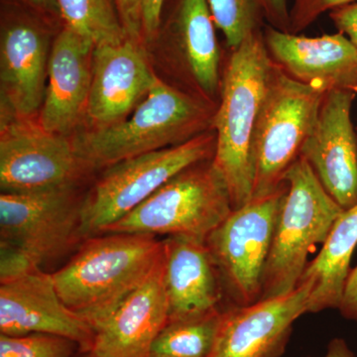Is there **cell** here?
<instances>
[{
    "mask_svg": "<svg viewBox=\"0 0 357 357\" xmlns=\"http://www.w3.org/2000/svg\"><path fill=\"white\" fill-rule=\"evenodd\" d=\"M163 241L137 234L93 236L51 274L66 306L96 331L153 271Z\"/></svg>",
    "mask_w": 357,
    "mask_h": 357,
    "instance_id": "obj_1",
    "label": "cell"
},
{
    "mask_svg": "<svg viewBox=\"0 0 357 357\" xmlns=\"http://www.w3.org/2000/svg\"><path fill=\"white\" fill-rule=\"evenodd\" d=\"M272 67L262 28L251 33L236 49H229L223 69L213 121L217 135L213 161L229 185L234 208L252 199L253 134Z\"/></svg>",
    "mask_w": 357,
    "mask_h": 357,
    "instance_id": "obj_2",
    "label": "cell"
},
{
    "mask_svg": "<svg viewBox=\"0 0 357 357\" xmlns=\"http://www.w3.org/2000/svg\"><path fill=\"white\" fill-rule=\"evenodd\" d=\"M217 109L157 77L129 119L79 134L72 142L84 169H107L211 130Z\"/></svg>",
    "mask_w": 357,
    "mask_h": 357,
    "instance_id": "obj_3",
    "label": "cell"
},
{
    "mask_svg": "<svg viewBox=\"0 0 357 357\" xmlns=\"http://www.w3.org/2000/svg\"><path fill=\"white\" fill-rule=\"evenodd\" d=\"M287 188L277 215L271 248L263 275L261 300L292 292L344 211L326 192L311 166L298 158L284 177Z\"/></svg>",
    "mask_w": 357,
    "mask_h": 357,
    "instance_id": "obj_4",
    "label": "cell"
},
{
    "mask_svg": "<svg viewBox=\"0 0 357 357\" xmlns=\"http://www.w3.org/2000/svg\"><path fill=\"white\" fill-rule=\"evenodd\" d=\"M234 210L229 185L211 159L178 173L103 234L206 241Z\"/></svg>",
    "mask_w": 357,
    "mask_h": 357,
    "instance_id": "obj_5",
    "label": "cell"
},
{
    "mask_svg": "<svg viewBox=\"0 0 357 357\" xmlns=\"http://www.w3.org/2000/svg\"><path fill=\"white\" fill-rule=\"evenodd\" d=\"M217 135L211 129L182 144L139 155L105 169L82 203L79 237L103 234L178 173L213 159Z\"/></svg>",
    "mask_w": 357,
    "mask_h": 357,
    "instance_id": "obj_6",
    "label": "cell"
},
{
    "mask_svg": "<svg viewBox=\"0 0 357 357\" xmlns=\"http://www.w3.org/2000/svg\"><path fill=\"white\" fill-rule=\"evenodd\" d=\"M326 93L288 76L273 63L253 134V198L280 188L300 156Z\"/></svg>",
    "mask_w": 357,
    "mask_h": 357,
    "instance_id": "obj_7",
    "label": "cell"
},
{
    "mask_svg": "<svg viewBox=\"0 0 357 357\" xmlns=\"http://www.w3.org/2000/svg\"><path fill=\"white\" fill-rule=\"evenodd\" d=\"M286 188L284 181L272 194L234 208L206 238L229 307L261 300L263 275Z\"/></svg>",
    "mask_w": 357,
    "mask_h": 357,
    "instance_id": "obj_8",
    "label": "cell"
},
{
    "mask_svg": "<svg viewBox=\"0 0 357 357\" xmlns=\"http://www.w3.org/2000/svg\"><path fill=\"white\" fill-rule=\"evenodd\" d=\"M84 170L72 141L24 117L1 119L0 189L24 194L74 185Z\"/></svg>",
    "mask_w": 357,
    "mask_h": 357,
    "instance_id": "obj_9",
    "label": "cell"
},
{
    "mask_svg": "<svg viewBox=\"0 0 357 357\" xmlns=\"http://www.w3.org/2000/svg\"><path fill=\"white\" fill-rule=\"evenodd\" d=\"M83 199L74 185L0 196V245L17 249L39 267L79 237Z\"/></svg>",
    "mask_w": 357,
    "mask_h": 357,
    "instance_id": "obj_10",
    "label": "cell"
},
{
    "mask_svg": "<svg viewBox=\"0 0 357 357\" xmlns=\"http://www.w3.org/2000/svg\"><path fill=\"white\" fill-rule=\"evenodd\" d=\"M356 96L338 89L326 93L299 156L344 211L357 204V133L351 117Z\"/></svg>",
    "mask_w": 357,
    "mask_h": 357,
    "instance_id": "obj_11",
    "label": "cell"
},
{
    "mask_svg": "<svg viewBox=\"0 0 357 357\" xmlns=\"http://www.w3.org/2000/svg\"><path fill=\"white\" fill-rule=\"evenodd\" d=\"M310 286L260 300L245 307H227L208 357H282L295 321L307 312Z\"/></svg>",
    "mask_w": 357,
    "mask_h": 357,
    "instance_id": "obj_12",
    "label": "cell"
},
{
    "mask_svg": "<svg viewBox=\"0 0 357 357\" xmlns=\"http://www.w3.org/2000/svg\"><path fill=\"white\" fill-rule=\"evenodd\" d=\"M0 333L58 335L76 342L82 354L95 337L93 328L61 299L52 275L40 269L0 284Z\"/></svg>",
    "mask_w": 357,
    "mask_h": 357,
    "instance_id": "obj_13",
    "label": "cell"
},
{
    "mask_svg": "<svg viewBox=\"0 0 357 357\" xmlns=\"http://www.w3.org/2000/svg\"><path fill=\"white\" fill-rule=\"evenodd\" d=\"M263 37L272 62L289 77L324 93H357V49L342 33L307 37L267 25Z\"/></svg>",
    "mask_w": 357,
    "mask_h": 357,
    "instance_id": "obj_14",
    "label": "cell"
},
{
    "mask_svg": "<svg viewBox=\"0 0 357 357\" xmlns=\"http://www.w3.org/2000/svg\"><path fill=\"white\" fill-rule=\"evenodd\" d=\"M169 323L165 257L95 331L88 357H149L159 333Z\"/></svg>",
    "mask_w": 357,
    "mask_h": 357,
    "instance_id": "obj_15",
    "label": "cell"
},
{
    "mask_svg": "<svg viewBox=\"0 0 357 357\" xmlns=\"http://www.w3.org/2000/svg\"><path fill=\"white\" fill-rule=\"evenodd\" d=\"M137 41L96 47L86 114L96 128L123 121L157 79Z\"/></svg>",
    "mask_w": 357,
    "mask_h": 357,
    "instance_id": "obj_16",
    "label": "cell"
},
{
    "mask_svg": "<svg viewBox=\"0 0 357 357\" xmlns=\"http://www.w3.org/2000/svg\"><path fill=\"white\" fill-rule=\"evenodd\" d=\"M95 46L66 27L54 42L48 60L46 91L39 123L64 135L86 112Z\"/></svg>",
    "mask_w": 357,
    "mask_h": 357,
    "instance_id": "obj_17",
    "label": "cell"
},
{
    "mask_svg": "<svg viewBox=\"0 0 357 357\" xmlns=\"http://www.w3.org/2000/svg\"><path fill=\"white\" fill-rule=\"evenodd\" d=\"M163 244L169 321L225 311L222 283L206 241L168 236Z\"/></svg>",
    "mask_w": 357,
    "mask_h": 357,
    "instance_id": "obj_18",
    "label": "cell"
},
{
    "mask_svg": "<svg viewBox=\"0 0 357 357\" xmlns=\"http://www.w3.org/2000/svg\"><path fill=\"white\" fill-rule=\"evenodd\" d=\"M48 60L45 40L32 26L6 30L0 46L1 119H30L43 105Z\"/></svg>",
    "mask_w": 357,
    "mask_h": 357,
    "instance_id": "obj_19",
    "label": "cell"
},
{
    "mask_svg": "<svg viewBox=\"0 0 357 357\" xmlns=\"http://www.w3.org/2000/svg\"><path fill=\"white\" fill-rule=\"evenodd\" d=\"M206 0H178L175 36L185 76L197 96L218 107L222 89V52Z\"/></svg>",
    "mask_w": 357,
    "mask_h": 357,
    "instance_id": "obj_20",
    "label": "cell"
},
{
    "mask_svg": "<svg viewBox=\"0 0 357 357\" xmlns=\"http://www.w3.org/2000/svg\"><path fill=\"white\" fill-rule=\"evenodd\" d=\"M357 246V204L340 213L314 259L309 262L299 284L310 286L307 312L337 310L351 261Z\"/></svg>",
    "mask_w": 357,
    "mask_h": 357,
    "instance_id": "obj_21",
    "label": "cell"
},
{
    "mask_svg": "<svg viewBox=\"0 0 357 357\" xmlns=\"http://www.w3.org/2000/svg\"><path fill=\"white\" fill-rule=\"evenodd\" d=\"M57 3L67 27L89 40L95 48L129 39L114 0H57Z\"/></svg>",
    "mask_w": 357,
    "mask_h": 357,
    "instance_id": "obj_22",
    "label": "cell"
},
{
    "mask_svg": "<svg viewBox=\"0 0 357 357\" xmlns=\"http://www.w3.org/2000/svg\"><path fill=\"white\" fill-rule=\"evenodd\" d=\"M222 312L202 318L169 321L152 347L157 357H208L220 328Z\"/></svg>",
    "mask_w": 357,
    "mask_h": 357,
    "instance_id": "obj_23",
    "label": "cell"
},
{
    "mask_svg": "<svg viewBox=\"0 0 357 357\" xmlns=\"http://www.w3.org/2000/svg\"><path fill=\"white\" fill-rule=\"evenodd\" d=\"M215 24L222 32L229 49H236L256 30L262 29L258 0H206Z\"/></svg>",
    "mask_w": 357,
    "mask_h": 357,
    "instance_id": "obj_24",
    "label": "cell"
},
{
    "mask_svg": "<svg viewBox=\"0 0 357 357\" xmlns=\"http://www.w3.org/2000/svg\"><path fill=\"white\" fill-rule=\"evenodd\" d=\"M76 349V342L58 335L0 333V357H74Z\"/></svg>",
    "mask_w": 357,
    "mask_h": 357,
    "instance_id": "obj_25",
    "label": "cell"
},
{
    "mask_svg": "<svg viewBox=\"0 0 357 357\" xmlns=\"http://www.w3.org/2000/svg\"><path fill=\"white\" fill-rule=\"evenodd\" d=\"M356 2L357 0H293L289 10V33L300 34L321 14Z\"/></svg>",
    "mask_w": 357,
    "mask_h": 357,
    "instance_id": "obj_26",
    "label": "cell"
},
{
    "mask_svg": "<svg viewBox=\"0 0 357 357\" xmlns=\"http://www.w3.org/2000/svg\"><path fill=\"white\" fill-rule=\"evenodd\" d=\"M128 38L138 41L142 29V0H114Z\"/></svg>",
    "mask_w": 357,
    "mask_h": 357,
    "instance_id": "obj_27",
    "label": "cell"
},
{
    "mask_svg": "<svg viewBox=\"0 0 357 357\" xmlns=\"http://www.w3.org/2000/svg\"><path fill=\"white\" fill-rule=\"evenodd\" d=\"M330 18L337 31L351 40L357 49V2L331 11Z\"/></svg>",
    "mask_w": 357,
    "mask_h": 357,
    "instance_id": "obj_28",
    "label": "cell"
},
{
    "mask_svg": "<svg viewBox=\"0 0 357 357\" xmlns=\"http://www.w3.org/2000/svg\"><path fill=\"white\" fill-rule=\"evenodd\" d=\"M264 20L268 25L283 32H289L288 0H258Z\"/></svg>",
    "mask_w": 357,
    "mask_h": 357,
    "instance_id": "obj_29",
    "label": "cell"
},
{
    "mask_svg": "<svg viewBox=\"0 0 357 357\" xmlns=\"http://www.w3.org/2000/svg\"><path fill=\"white\" fill-rule=\"evenodd\" d=\"M166 0H142V29L146 40L154 38L161 22L162 9Z\"/></svg>",
    "mask_w": 357,
    "mask_h": 357,
    "instance_id": "obj_30",
    "label": "cell"
},
{
    "mask_svg": "<svg viewBox=\"0 0 357 357\" xmlns=\"http://www.w3.org/2000/svg\"><path fill=\"white\" fill-rule=\"evenodd\" d=\"M337 310L344 319L357 323V265L349 272Z\"/></svg>",
    "mask_w": 357,
    "mask_h": 357,
    "instance_id": "obj_31",
    "label": "cell"
},
{
    "mask_svg": "<svg viewBox=\"0 0 357 357\" xmlns=\"http://www.w3.org/2000/svg\"><path fill=\"white\" fill-rule=\"evenodd\" d=\"M307 357H356V356L344 340L335 337L328 342L326 354L324 356Z\"/></svg>",
    "mask_w": 357,
    "mask_h": 357,
    "instance_id": "obj_32",
    "label": "cell"
},
{
    "mask_svg": "<svg viewBox=\"0 0 357 357\" xmlns=\"http://www.w3.org/2000/svg\"><path fill=\"white\" fill-rule=\"evenodd\" d=\"M30 1H32L33 3L40 4V3H43L45 0H30Z\"/></svg>",
    "mask_w": 357,
    "mask_h": 357,
    "instance_id": "obj_33",
    "label": "cell"
},
{
    "mask_svg": "<svg viewBox=\"0 0 357 357\" xmlns=\"http://www.w3.org/2000/svg\"><path fill=\"white\" fill-rule=\"evenodd\" d=\"M84 357H88V356H86V354H84Z\"/></svg>",
    "mask_w": 357,
    "mask_h": 357,
    "instance_id": "obj_34",
    "label": "cell"
},
{
    "mask_svg": "<svg viewBox=\"0 0 357 357\" xmlns=\"http://www.w3.org/2000/svg\"><path fill=\"white\" fill-rule=\"evenodd\" d=\"M149 357H157V356H150Z\"/></svg>",
    "mask_w": 357,
    "mask_h": 357,
    "instance_id": "obj_35",
    "label": "cell"
},
{
    "mask_svg": "<svg viewBox=\"0 0 357 357\" xmlns=\"http://www.w3.org/2000/svg\"><path fill=\"white\" fill-rule=\"evenodd\" d=\"M356 133H357V128H356Z\"/></svg>",
    "mask_w": 357,
    "mask_h": 357,
    "instance_id": "obj_36",
    "label": "cell"
}]
</instances>
